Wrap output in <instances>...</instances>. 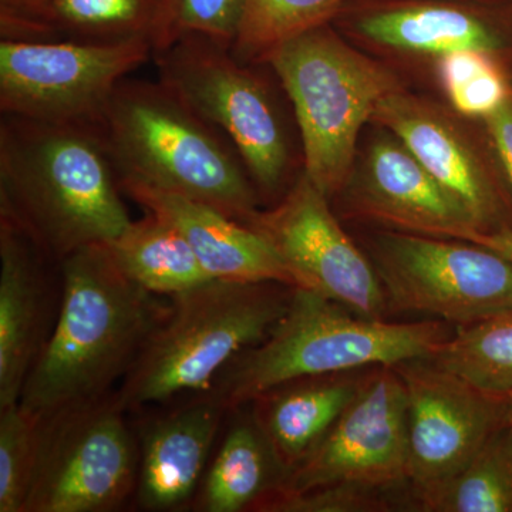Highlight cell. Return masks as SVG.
<instances>
[{
	"instance_id": "obj_34",
	"label": "cell",
	"mask_w": 512,
	"mask_h": 512,
	"mask_svg": "<svg viewBox=\"0 0 512 512\" xmlns=\"http://www.w3.org/2000/svg\"><path fill=\"white\" fill-rule=\"evenodd\" d=\"M498 60L503 64L505 72H507L508 77H510L512 82V42L510 47H508L507 52H505Z\"/></svg>"
},
{
	"instance_id": "obj_29",
	"label": "cell",
	"mask_w": 512,
	"mask_h": 512,
	"mask_svg": "<svg viewBox=\"0 0 512 512\" xmlns=\"http://www.w3.org/2000/svg\"><path fill=\"white\" fill-rule=\"evenodd\" d=\"M242 8L244 0H161L154 53L191 35L208 37L231 49Z\"/></svg>"
},
{
	"instance_id": "obj_17",
	"label": "cell",
	"mask_w": 512,
	"mask_h": 512,
	"mask_svg": "<svg viewBox=\"0 0 512 512\" xmlns=\"http://www.w3.org/2000/svg\"><path fill=\"white\" fill-rule=\"evenodd\" d=\"M229 412L202 392L131 413L140 451L134 501L141 511L191 510Z\"/></svg>"
},
{
	"instance_id": "obj_9",
	"label": "cell",
	"mask_w": 512,
	"mask_h": 512,
	"mask_svg": "<svg viewBox=\"0 0 512 512\" xmlns=\"http://www.w3.org/2000/svg\"><path fill=\"white\" fill-rule=\"evenodd\" d=\"M387 311L414 312L456 326L512 309V264L474 242L384 231L367 244Z\"/></svg>"
},
{
	"instance_id": "obj_6",
	"label": "cell",
	"mask_w": 512,
	"mask_h": 512,
	"mask_svg": "<svg viewBox=\"0 0 512 512\" xmlns=\"http://www.w3.org/2000/svg\"><path fill=\"white\" fill-rule=\"evenodd\" d=\"M264 63L291 101L303 173L329 200L336 197L355 167L360 131L403 84L392 69L350 45L333 23L293 37Z\"/></svg>"
},
{
	"instance_id": "obj_20",
	"label": "cell",
	"mask_w": 512,
	"mask_h": 512,
	"mask_svg": "<svg viewBox=\"0 0 512 512\" xmlns=\"http://www.w3.org/2000/svg\"><path fill=\"white\" fill-rule=\"evenodd\" d=\"M363 375L365 369L301 377L245 404L286 476L315 450L352 402Z\"/></svg>"
},
{
	"instance_id": "obj_33",
	"label": "cell",
	"mask_w": 512,
	"mask_h": 512,
	"mask_svg": "<svg viewBox=\"0 0 512 512\" xmlns=\"http://www.w3.org/2000/svg\"><path fill=\"white\" fill-rule=\"evenodd\" d=\"M477 244L493 249L512 264V228L500 229V231L491 232V234H481Z\"/></svg>"
},
{
	"instance_id": "obj_16",
	"label": "cell",
	"mask_w": 512,
	"mask_h": 512,
	"mask_svg": "<svg viewBox=\"0 0 512 512\" xmlns=\"http://www.w3.org/2000/svg\"><path fill=\"white\" fill-rule=\"evenodd\" d=\"M339 194L353 215L392 231L474 244L481 235L467 211L387 130L369 141Z\"/></svg>"
},
{
	"instance_id": "obj_13",
	"label": "cell",
	"mask_w": 512,
	"mask_h": 512,
	"mask_svg": "<svg viewBox=\"0 0 512 512\" xmlns=\"http://www.w3.org/2000/svg\"><path fill=\"white\" fill-rule=\"evenodd\" d=\"M396 369L406 387L409 485L421 507L507 421V396L485 392L430 359Z\"/></svg>"
},
{
	"instance_id": "obj_35",
	"label": "cell",
	"mask_w": 512,
	"mask_h": 512,
	"mask_svg": "<svg viewBox=\"0 0 512 512\" xmlns=\"http://www.w3.org/2000/svg\"><path fill=\"white\" fill-rule=\"evenodd\" d=\"M507 402H508V412L507 419L512 423V392L507 394Z\"/></svg>"
},
{
	"instance_id": "obj_31",
	"label": "cell",
	"mask_w": 512,
	"mask_h": 512,
	"mask_svg": "<svg viewBox=\"0 0 512 512\" xmlns=\"http://www.w3.org/2000/svg\"><path fill=\"white\" fill-rule=\"evenodd\" d=\"M480 124L512 198V90L500 109Z\"/></svg>"
},
{
	"instance_id": "obj_22",
	"label": "cell",
	"mask_w": 512,
	"mask_h": 512,
	"mask_svg": "<svg viewBox=\"0 0 512 512\" xmlns=\"http://www.w3.org/2000/svg\"><path fill=\"white\" fill-rule=\"evenodd\" d=\"M106 245L127 278L165 298L212 279L183 235L150 212Z\"/></svg>"
},
{
	"instance_id": "obj_30",
	"label": "cell",
	"mask_w": 512,
	"mask_h": 512,
	"mask_svg": "<svg viewBox=\"0 0 512 512\" xmlns=\"http://www.w3.org/2000/svg\"><path fill=\"white\" fill-rule=\"evenodd\" d=\"M379 488L333 484L298 494H274L256 505L258 512H380L392 511Z\"/></svg>"
},
{
	"instance_id": "obj_15",
	"label": "cell",
	"mask_w": 512,
	"mask_h": 512,
	"mask_svg": "<svg viewBox=\"0 0 512 512\" xmlns=\"http://www.w3.org/2000/svg\"><path fill=\"white\" fill-rule=\"evenodd\" d=\"M332 23L390 55L436 60L478 50L500 59L512 42V0H353Z\"/></svg>"
},
{
	"instance_id": "obj_28",
	"label": "cell",
	"mask_w": 512,
	"mask_h": 512,
	"mask_svg": "<svg viewBox=\"0 0 512 512\" xmlns=\"http://www.w3.org/2000/svg\"><path fill=\"white\" fill-rule=\"evenodd\" d=\"M39 417L19 403L0 409V512H23L35 473Z\"/></svg>"
},
{
	"instance_id": "obj_19",
	"label": "cell",
	"mask_w": 512,
	"mask_h": 512,
	"mask_svg": "<svg viewBox=\"0 0 512 512\" xmlns=\"http://www.w3.org/2000/svg\"><path fill=\"white\" fill-rule=\"evenodd\" d=\"M120 188L144 211L173 225L210 278L278 282L293 288L281 258L255 229L205 202L183 195L134 183L120 184Z\"/></svg>"
},
{
	"instance_id": "obj_5",
	"label": "cell",
	"mask_w": 512,
	"mask_h": 512,
	"mask_svg": "<svg viewBox=\"0 0 512 512\" xmlns=\"http://www.w3.org/2000/svg\"><path fill=\"white\" fill-rule=\"evenodd\" d=\"M293 288L210 279L171 296L170 313L116 390L128 413L207 392L245 350L269 335Z\"/></svg>"
},
{
	"instance_id": "obj_23",
	"label": "cell",
	"mask_w": 512,
	"mask_h": 512,
	"mask_svg": "<svg viewBox=\"0 0 512 512\" xmlns=\"http://www.w3.org/2000/svg\"><path fill=\"white\" fill-rule=\"evenodd\" d=\"M161 0H52L30 40L114 43L146 39L154 47Z\"/></svg>"
},
{
	"instance_id": "obj_4",
	"label": "cell",
	"mask_w": 512,
	"mask_h": 512,
	"mask_svg": "<svg viewBox=\"0 0 512 512\" xmlns=\"http://www.w3.org/2000/svg\"><path fill=\"white\" fill-rule=\"evenodd\" d=\"M450 336L437 320L365 318L342 303L293 288L269 335L235 357L207 392L234 410L289 380L429 359Z\"/></svg>"
},
{
	"instance_id": "obj_7",
	"label": "cell",
	"mask_w": 512,
	"mask_h": 512,
	"mask_svg": "<svg viewBox=\"0 0 512 512\" xmlns=\"http://www.w3.org/2000/svg\"><path fill=\"white\" fill-rule=\"evenodd\" d=\"M153 59L160 82L234 146L258 194L284 197L291 141L268 84L228 46L204 36H185Z\"/></svg>"
},
{
	"instance_id": "obj_1",
	"label": "cell",
	"mask_w": 512,
	"mask_h": 512,
	"mask_svg": "<svg viewBox=\"0 0 512 512\" xmlns=\"http://www.w3.org/2000/svg\"><path fill=\"white\" fill-rule=\"evenodd\" d=\"M60 276L55 328L19 399L37 417L116 392L170 313V299L127 278L106 244L67 256Z\"/></svg>"
},
{
	"instance_id": "obj_11",
	"label": "cell",
	"mask_w": 512,
	"mask_h": 512,
	"mask_svg": "<svg viewBox=\"0 0 512 512\" xmlns=\"http://www.w3.org/2000/svg\"><path fill=\"white\" fill-rule=\"evenodd\" d=\"M248 227L275 249L293 288L318 293L365 318H384L386 298L372 261L346 234L329 198L303 171L284 197L259 211Z\"/></svg>"
},
{
	"instance_id": "obj_3",
	"label": "cell",
	"mask_w": 512,
	"mask_h": 512,
	"mask_svg": "<svg viewBox=\"0 0 512 512\" xmlns=\"http://www.w3.org/2000/svg\"><path fill=\"white\" fill-rule=\"evenodd\" d=\"M92 123L119 184L205 202L245 225L261 211L234 146L163 83L123 80Z\"/></svg>"
},
{
	"instance_id": "obj_18",
	"label": "cell",
	"mask_w": 512,
	"mask_h": 512,
	"mask_svg": "<svg viewBox=\"0 0 512 512\" xmlns=\"http://www.w3.org/2000/svg\"><path fill=\"white\" fill-rule=\"evenodd\" d=\"M62 299L60 264L0 218V409L19 403Z\"/></svg>"
},
{
	"instance_id": "obj_24",
	"label": "cell",
	"mask_w": 512,
	"mask_h": 512,
	"mask_svg": "<svg viewBox=\"0 0 512 512\" xmlns=\"http://www.w3.org/2000/svg\"><path fill=\"white\" fill-rule=\"evenodd\" d=\"M430 512H512V423L504 421L467 466L420 507Z\"/></svg>"
},
{
	"instance_id": "obj_8",
	"label": "cell",
	"mask_w": 512,
	"mask_h": 512,
	"mask_svg": "<svg viewBox=\"0 0 512 512\" xmlns=\"http://www.w3.org/2000/svg\"><path fill=\"white\" fill-rule=\"evenodd\" d=\"M140 451L116 392L39 417L23 512H113L136 497Z\"/></svg>"
},
{
	"instance_id": "obj_26",
	"label": "cell",
	"mask_w": 512,
	"mask_h": 512,
	"mask_svg": "<svg viewBox=\"0 0 512 512\" xmlns=\"http://www.w3.org/2000/svg\"><path fill=\"white\" fill-rule=\"evenodd\" d=\"M353 0H244L232 55L242 63H264L293 37L332 23Z\"/></svg>"
},
{
	"instance_id": "obj_32",
	"label": "cell",
	"mask_w": 512,
	"mask_h": 512,
	"mask_svg": "<svg viewBox=\"0 0 512 512\" xmlns=\"http://www.w3.org/2000/svg\"><path fill=\"white\" fill-rule=\"evenodd\" d=\"M52 0H0V37L30 40Z\"/></svg>"
},
{
	"instance_id": "obj_2",
	"label": "cell",
	"mask_w": 512,
	"mask_h": 512,
	"mask_svg": "<svg viewBox=\"0 0 512 512\" xmlns=\"http://www.w3.org/2000/svg\"><path fill=\"white\" fill-rule=\"evenodd\" d=\"M109 153L93 123H46L2 114L0 218L56 264L110 244L131 224Z\"/></svg>"
},
{
	"instance_id": "obj_14",
	"label": "cell",
	"mask_w": 512,
	"mask_h": 512,
	"mask_svg": "<svg viewBox=\"0 0 512 512\" xmlns=\"http://www.w3.org/2000/svg\"><path fill=\"white\" fill-rule=\"evenodd\" d=\"M457 114L400 89L379 104L372 123L412 151L467 211L481 234L512 228V198L493 151Z\"/></svg>"
},
{
	"instance_id": "obj_10",
	"label": "cell",
	"mask_w": 512,
	"mask_h": 512,
	"mask_svg": "<svg viewBox=\"0 0 512 512\" xmlns=\"http://www.w3.org/2000/svg\"><path fill=\"white\" fill-rule=\"evenodd\" d=\"M150 40H0V110L46 123H92L128 74L153 57Z\"/></svg>"
},
{
	"instance_id": "obj_12",
	"label": "cell",
	"mask_w": 512,
	"mask_h": 512,
	"mask_svg": "<svg viewBox=\"0 0 512 512\" xmlns=\"http://www.w3.org/2000/svg\"><path fill=\"white\" fill-rule=\"evenodd\" d=\"M333 484L379 490L409 484L407 396L396 366L367 369L352 402L274 494Z\"/></svg>"
},
{
	"instance_id": "obj_21",
	"label": "cell",
	"mask_w": 512,
	"mask_h": 512,
	"mask_svg": "<svg viewBox=\"0 0 512 512\" xmlns=\"http://www.w3.org/2000/svg\"><path fill=\"white\" fill-rule=\"evenodd\" d=\"M225 426L191 510L254 511L285 483V468L248 406L231 410Z\"/></svg>"
},
{
	"instance_id": "obj_27",
	"label": "cell",
	"mask_w": 512,
	"mask_h": 512,
	"mask_svg": "<svg viewBox=\"0 0 512 512\" xmlns=\"http://www.w3.org/2000/svg\"><path fill=\"white\" fill-rule=\"evenodd\" d=\"M434 67L441 92L461 119L480 123L510 96L511 79L490 53L460 50L439 57Z\"/></svg>"
},
{
	"instance_id": "obj_25",
	"label": "cell",
	"mask_w": 512,
	"mask_h": 512,
	"mask_svg": "<svg viewBox=\"0 0 512 512\" xmlns=\"http://www.w3.org/2000/svg\"><path fill=\"white\" fill-rule=\"evenodd\" d=\"M429 359L485 392L507 396L512 392V309L458 326Z\"/></svg>"
}]
</instances>
